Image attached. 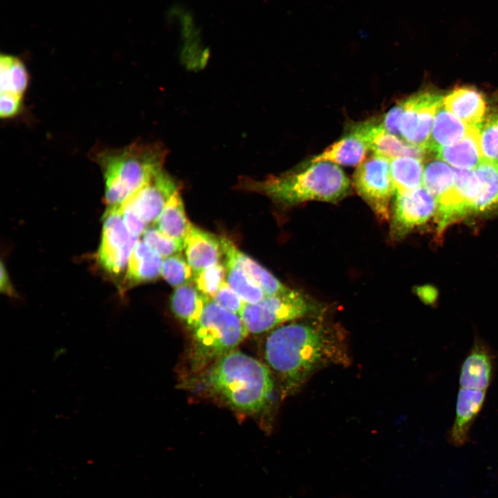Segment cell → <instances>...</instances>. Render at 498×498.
I'll return each mask as SVG.
<instances>
[{
  "mask_svg": "<svg viewBox=\"0 0 498 498\" xmlns=\"http://www.w3.org/2000/svg\"><path fill=\"white\" fill-rule=\"evenodd\" d=\"M167 149L160 142L135 141L121 148L98 147L91 156L104 179L107 207L120 205L162 170Z\"/></svg>",
  "mask_w": 498,
  "mask_h": 498,
  "instance_id": "3",
  "label": "cell"
},
{
  "mask_svg": "<svg viewBox=\"0 0 498 498\" xmlns=\"http://www.w3.org/2000/svg\"><path fill=\"white\" fill-rule=\"evenodd\" d=\"M120 208L122 220L129 232L138 237L142 235L148 224L136 211L130 200L127 199Z\"/></svg>",
  "mask_w": 498,
  "mask_h": 498,
  "instance_id": "34",
  "label": "cell"
},
{
  "mask_svg": "<svg viewBox=\"0 0 498 498\" xmlns=\"http://www.w3.org/2000/svg\"><path fill=\"white\" fill-rule=\"evenodd\" d=\"M206 296L201 293L194 283L177 287L170 299L174 315L192 329L198 322L205 302Z\"/></svg>",
  "mask_w": 498,
  "mask_h": 498,
  "instance_id": "21",
  "label": "cell"
},
{
  "mask_svg": "<svg viewBox=\"0 0 498 498\" xmlns=\"http://www.w3.org/2000/svg\"><path fill=\"white\" fill-rule=\"evenodd\" d=\"M154 224L163 234L184 244L192 224L187 217L179 190L168 201Z\"/></svg>",
  "mask_w": 498,
  "mask_h": 498,
  "instance_id": "22",
  "label": "cell"
},
{
  "mask_svg": "<svg viewBox=\"0 0 498 498\" xmlns=\"http://www.w3.org/2000/svg\"><path fill=\"white\" fill-rule=\"evenodd\" d=\"M424 164L423 160L400 156L390 160L391 176L396 194L413 191L422 186Z\"/></svg>",
  "mask_w": 498,
  "mask_h": 498,
  "instance_id": "24",
  "label": "cell"
},
{
  "mask_svg": "<svg viewBox=\"0 0 498 498\" xmlns=\"http://www.w3.org/2000/svg\"><path fill=\"white\" fill-rule=\"evenodd\" d=\"M373 154L389 159L400 156H411L421 160L425 157V151L421 147L411 145L401 138L386 131L380 123L376 128L369 144Z\"/></svg>",
  "mask_w": 498,
  "mask_h": 498,
  "instance_id": "23",
  "label": "cell"
},
{
  "mask_svg": "<svg viewBox=\"0 0 498 498\" xmlns=\"http://www.w3.org/2000/svg\"><path fill=\"white\" fill-rule=\"evenodd\" d=\"M223 256L239 266L264 292L266 295H275L290 288L283 284L272 273L256 261L239 250L228 238L221 237Z\"/></svg>",
  "mask_w": 498,
  "mask_h": 498,
  "instance_id": "16",
  "label": "cell"
},
{
  "mask_svg": "<svg viewBox=\"0 0 498 498\" xmlns=\"http://www.w3.org/2000/svg\"><path fill=\"white\" fill-rule=\"evenodd\" d=\"M142 240L163 259L181 253L184 244L160 232L156 226H148L142 234Z\"/></svg>",
  "mask_w": 498,
  "mask_h": 498,
  "instance_id": "32",
  "label": "cell"
},
{
  "mask_svg": "<svg viewBox=\"0 0 498 498\" xmlns=\"http://www.w3.org/2000/svg\"><path fill=\"white\" fill-rule=\"evenodd\" d=\"M225 280V266L219 263L194 273L193 283L201 293L212 298Z\"/></svg>",
  "mask_w": 498,
  "mask_h": 498,
  "instance_id": "31",
  "label": "cell"
},
{
  "mask_svg": "<svg viewBox=\"0 0 498 498\" xmlns=\"http://www.w3.org/2000/svg\"><path fill=\"white\" fill-rule=\"evenodd\" d=\"M212 299L220 306L238 315L245 304V302L232 289L225 280Z\"/></svg>",
  "mask_w": 498,
  "mask_h": 498,
  "instance_id": "33",
  "label": "cell"
},
{
  "mask_svg": "<svg viewBox=\"0 0 498 498\" xmlns=\"http://www.w3.org/2000/svg\"><path fill=\"white\" fill-rule=\"evenodd\" d=\"M29 83V75L26 66L18 57L1 54L0 58L1 93H9L23 96Z\"/></svg>",
  "mask_w": 498,
  "mask_h": 498,
  "instance_id": "26",
  "label": "cell"
},
{
  "mask_svg": "<svg viewBox=\"0 0 498 498\" xmlns=\"http://www.w3.org/2000/svg\"><path fill=\"white\" fill-rule=\"evenodd\" d=\"M436 157L454 168L474 169L483 158L480 147L479 127H471L461 140L454 145L440 148Z\"/></svg>",
  "mask_w": 498,
  "mask_h": 498,
  "instance_id": "20",
  "label": "cell"
},
{
  "mask_svg": "<svg viewBox=\"0 0 498 498\" xmlns=\"http://www.w3.org/2000/svg\"><path fill=\"white\" fill-rule=\"evenodd\" d=\"M454 183V170L445 161L436 158L424 164L423 186L436 200L451 190Z\"/></svg>",
  "mask_w": 498,
  "mask_h": 498,
  "instance_id": "27",
  "label": "cell"
},
{
  "mask_svg": "<svg viewBox=\"0 0 498 498\" xmlns=\"http://www.w3.org/2000/svg\"><path fill=\"white\" fill-rule=\"evenodd\" d=\"M356 192L382 221L390 219V205L396 191L390 159L373 154L358 165L353 175Z\"/></svg>",
  "mask_w": 498,
  "mask_h": 498,
  "instance_id": "7",
  "label": "cell"
},
{
  "mask_svg": "<svg viewBox=\"0 0 498 498\" xmlns=\"http://www.w3.org/2000/svg\"><path fill=\"white\" fill-rule=\"evenodd\" d=\"M225 281L246 304H255L266 296L263 290L234 261L224 259Z\"/></svg>",
  "mask_w": 498,
  "mask_h": 498,
  "instance_id": "28",
  "label": "cell"
},
{
  "mask_svg": "<svg viewBox=\"0 0 498 498\" xmlns=\"http://www.w3.org/2000/svg\"><path fill=\"white\" fill-rule=\"evenodd\" d=\"M400 101L403 109L399 122L400 137L425 151L443 97L432 91H421Z\"/></svg>",
  "mask_w": 498,
  "mask_h": 498,
  "instance_id": "9",
  "label": "cell"
},
{
  "mask_svg": "<svg viewBox=\"0 0 498 498\" xmlns=\"http://www.w3.org/2000/svg\"><path fill=\"white\" fill-rule=\"evenodd\" d=\"M242 187L275 203L293 205L308 201L337 203L350 192L351 181L338 165L309 160L287 172L257 181L243 178Z\"/></svg>",
  "mask_w": 498,
  "mask_h": 498,
  "instance_id": "2",
  "label": "cell"
},
{
  "mask_svg": "<svg viewBox=\"0 0 498 498\" xmlns=\"http://www.w3.org/2000/svg\"><path fill=\"white\" fill-rule=\"evenodd\" d=\"M474 169L479 179V194L472 212L498 208V165L483 160Z\"/></svg>",
  "mask_w": 498,
  "mask_h": 498,
  "instance_id": "25",
  "label": "cell"
},
{
  "mask_svg": "<svg viewBox=\"0 0 498 498\" xmlns=\"http://www.w3.org/2000/svg\"><path fill=\"white\" fill-rule=\"evenodd\" d=\"M163 261L143 240H138L130 256L122 288L156 279L161 275Z\"/></svg>",
  "mask_w": 498,
  "mask_h": 498,
  "instance_id": "17",
  "label": "cell"
},
{
  "mask_svg": "<svg viewBox=\"0 0 498 498\" xmlns=\"http://www.w3.org/2000/svg\"><path fill=\"white\" fill-rule=\"evenodd\" d=\"M194 360L205 365L234 350L248 331L239 315L206 297L202 313L192 329Z\"/></svg>",
  "mask_w": 498,
  "mask_h": 498,
  "instance_id": "5",
  "label": "cell"
},
{
  "mask_svg": "<svg viewBox=\"0 0 498 498\" xmlns=\"http://www.w3.org/2000/svg\"><path fill=\"white\" fill-rule=\"evenodd\" d=\"M443 105L469 127H479L485 118L486 102L474 89L463 87L454 89L443 98Z\"/></svg>",
  "mask_w": 498,
  "mask_h": 498,
  "instance_id": "18",
  "label": "cell"
},
{
  "mask_svg": "<svg viewBox=\"0 0 498 498\" xmlns=\"http://www.w3.org/2000/svg\"><path fill=\"white\" fill-rule=\"evenodd\" d=\"M359 122H351L344 135L320 154L313 156L312 163L326 161L338 165L358 166L362 163L369 146Z\"/></svg>",
  "mask_w": 498,
  "mask_h": 498,
  "instance_id": "13",
  "label": "cell"
},
{
  "mask_svg": "<svg viewBox=\"0 0 498 498\" xmlns=\"http://www.w3.org/2000/svg\"><path fill=\"white\" fill-rule=\"evenodd\" d=\"M402 103L398 101L380 119L383 129L393 135L400 137L399 122L402 113Z\"/></svg>",
  "mask_w": 498,
  "mask_h": 498,
  "instance_id": "36",
  "label": "cell"
},
{
  "mask_svg": "<svg viewBox=\"0 0 498 498\" xmlns=\"http://www.w3.org/2000/svg\"><path fill=\"white\" fill-rule=\"evenodd\" d=\"M120 207H107L96 254L100 266L113 279L121 277L124 279L130 256L139 238L127 230Z\"/></svg>",
  "mask_w": 498,
  "mask_h": 498,
  "instance_id": "8",
  "label": "cell"
},
{
  "mask_svg": "<svg viewBox=\"0 0 498 498\" xmlns=\"http://www.w3.org/2000/svg\"><path fill=\"white\" fill-rule=\"evenodd\" d=\"M340 333L321 322H293L270 333L265 357L285 380L286 387H300L317 369L347 358Z\"/></svg>",
  "mask_w": 498,
  "mask_h": 498,
  "instance_id": "1",
  "label": "cell"
},
{
  "mask_svg": "<svg viewBox=\"0 0 498 498\" xmlns=\"http://www.w3.org/2000/svg\"><path fill=\"white\" fill-rule=\"evenodd\" d=\"M161 276L171 286L179 287L193 283L194 273L181 253L163 259Z\"/></svg>",
  "mask_w": 498,
  "mask_h": 498,
  "instance_id": "30",
  "label": "cell"
},
{
  "mask_svg": "<svg viewBox=\"0 0 498 498\" xmlns=\"http://www.w3.org/2000/svg\"><path fill=\"white\" fill-rule=\"evenodd\" d=\"M184 250L194 273L220 263L223 256L221 237L193 224L185 240Z\"/></svg>",
  "mask_w": 498,
  "mask_h": 498,
  "instance_id": "15",
  "label": "cell"
},
{
  "mask_svg": "<svg viewBox=\"0 0 498 498\" xmlns=\"http://www.w3.org/2000/svg\"><path fill=\"white\" fill-rule=\"evenodd\" d=\"M479 133L483 160L498 165V111L484 118Z\"/></svg>",
  "mask_w": 498,
  "mask_h": 498,
  "instance_id": "29",
  "label": "cell"
},
{
  "mask_svg": "<svg viewBox=\"0 0 498 498\" xmlns=\"http://www.w3.org/2000/svg\"><path fill=\"white\" fill-rule=\"evenodd\" d=\"M23 96L1 93L0 116L1 118H11L17 116L22 110Z\"/></svg>",
  "mask_w": 498,
  "mask_h": 498,
  "instance_id": "35",
  "label": "cell"
},
{
  "mask_svg": "<svg viewBox=\"0 0 498 498\" xmlns=\"http://www.w3.org/2000/svg\"><path fill=\"white\" fill-rule=\"evenodd\" d=\"M471 127L447 110L443 102L436 113L425 151L436 153L441 147L455 144Z\"/></svg>",
  "mask_w": 498,
  "mask_h": 498,
  "instance_id": "19",
  "label": "cell"
},
{
  "mask_svg": "<svg viewBox=\"0 0 498 498\" xmlns=\"http://www.w3.org/2000/svg\"><path fill=\"white\" fill-rule=\"evenodd\" d=\"M178 190L176 180L163 169L128 199L149 225L156 223L168 201Z\"/></svg>",
  "mask_w": 498,
  "mask_h": 498,
  "instance_id": "11",
  "label": "cell"
},
{
  "mask_svg": "<svg viewBox=\"0 0 498 498\" xmlns=\"http://www.w3.org/2000/svg\"><path fill=\"white\" fill-rule=\"evenodd\" d=\"M208 383L232 407L246 413L261 411L273 391L268 367L237 350L214 362L208 375Z\"/></svg>",
  "mask_w": 498,
  "mask_h": 498,
  "instance_id": "4",
  "label": "cell"
},
{
  "mask_svg": "<svg viewBox=\"0 0 498 498\" xmlns=\"http://www.w3.org/2000/svg\"><path fill=\"white\" fill-rule=\"evenodd\" d=\"M486 394V390L459 387L454 420L447 436L452 445L461 447L469 441L471 427L481 411Z\"/></svg>",
  "mask_w": 498,
  "mask_h": 498,
  "instance_id": "14",
  "label": "cell"
},
{
  "mask_svg": "<svg viewBox=\"0 0 498 498\" xmlns=\"http://www.w3.org/2000/svg\"><path fill=\"white\" fill-rule=\"evenodd\" d=\"M0 289L2 293H5L10 296L14 294L9 276L2 263L1 265Z\"/></svg>",
  "mask_w": 498,
  "mask_h": 498,
  "instance_id": "37",
  "label": "cell"
},
{
  "mask_svg": "<svg viewBox=\"0 0 498 498\" xmlns=\"http://www.w3.org/2000/svg\"><path fill=\"white\" fill-rule=\"evenodd\" d=\"M437 201L423 186L413 191L396 194L390 212V235L403 237L412 228L426 222L436 214Z\"/></svg>",
  "mask_w": 498,
  "mask_h": 498,
  "instance_id": "10",
  "label": "cell"
},
{
  "mask_svg": "<svg viewBox=\"0 0 498 498\" xmlns=\"http://www.w3.org/2000/svg\"><path fill=\"white\" fill-rule=\"evenodd\" d=\"M495 356L481 338H474L463 361L459 373V387L488 391L495 373Z\"/></svg>",
  "mask_w": 498,
  "mask_h": 498,
  "instance_id": "12",
  "label": "cell"
},
{
  "mask_svg": "<svg viewBox=\"0 0 498 498\" xmlns=\"http://www.w3.org/2000/svg\"><path fill=\"white\" fill-rule=\"evenodd\" d=\"M318 306L305 294L294 289L266 295L255 304L243 305L239 315L248 333L259 334L284 323L317 313Z\"/></svg>",
  "mask_w": 498,
  "mask_h": 498,
  "instance_id": "6",
  "label": "cell"
}]
</instances>
